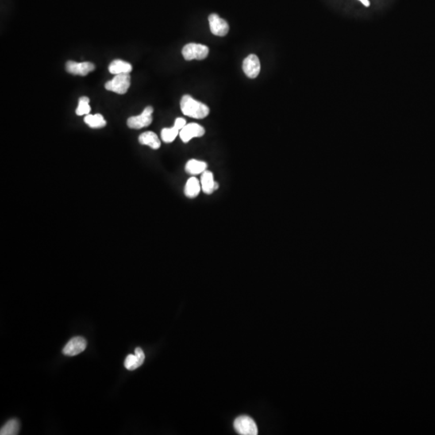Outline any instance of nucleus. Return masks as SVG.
Segmentation results:
<instances>
[{"label": "nucleus", "instance_id": "f257e3e1", "mask_svg": "<svg viewBox=\"0 0 435 435\" xmlns=\"http://www.w3.org/2000/svg\"><path fill=\"white\" fill-rule=\"evenodd\" d=\"M180 106L182 113L185 116H189L191 118L201 120V119L206 118L210 113V109L206 104L197 101L188 94L182 97Z\"/></svg>", "mask_w": 435, "mask_h": 435}, {"label": "nucleus", "instance_id": "f03ea898", "mask_svg": "<svg viewBox=\"0 0 435 435\" xmlns=\"http://www.w3.org/2000/svg\"><path fill=\"white\" fill-rule=\"evenodd\" d=\"M131 77L129 74H117L113 79L105 84L106 90L115 92L116 94H126L130 87Z\"/></svg>", "mask_w": 435, "mask_h": 435}, {"label": "nucleus", "instance_id": "7ed1b4c3", "mask_svg": "<svg viewBox=\"0 0 435 435\" xmlns=\"http://www.w3.org/2000/svg\"><path fill=\"white\" fill-rule=\"evenodd\" d=\"M209 54L207 46L190 43L182 48V56L186 61L204 60Z\"/></svg>", "mask_w": 435, "mask_h": 435}, {"label": "nucleus", "instance_id": "20e7f679", "mask_svg": "<svg viewBox=\"0 0 435 435\" xmlns=\"http://www.w3.org/2000/svg\"><path fill=\"white\" fill-rule=\"evenodd\" d=\"M234 427L238 433L242 435L258 434L257 425L252 417L241 416L234 421Z\"/></svg>", "mask_w": 435, "mask_h": 435}, {"label": "nucleus", "instance_id": "39448f33", "mask_svg": "<svg viewBox=\"0 0 435 435\" xmlns=\"http://www.w3.org/2000/svg\"><path fill=\"white\" fill-rule=\"evenodd\" d=\"M152 113L153 108L152 106H147L140 116H132L128 119L127 121L128 128L132 129H141L149 126L152 122Z\"/></svg>", "mask_w": 435, "mask_h": 435}, {"label": "nucleus", "instance_id": "423d86ee", "mask_svg": "<svg viewBox=\"0 0 435 435\" xmlns=\"http://www.w3.org/2000/svg\"><path fill=\"white\" fill-rule=\"evenodd\" d=\"M86 346H87V342L84 338L78 336V337L73 338L67 343L62 350V352L65 355L74 356L84 351Z\"/></svg>", "mask_w": 435, "mask_h": 435}, {"label": "nucleus", "instance_id": "0eeeda50", "mask_svg": "<svg viewBox=\"0 0 435 435\" xmlns=\"http://www.w3.org/2000/svg\"><path fill=\"white\" fill-rule=\"evenodd\" d=\"M205 135V129L199 124L192 123L186 124L180 132V138L184 143H188L193 138L202 137Z\"/></svg>", "mask_w": 435, "mask_h": 435}, {"label": "nucleus", "instance_id": "6e6552de", "mask_svg": "<svg viewBox=\"0 0 435 435\" xmlns=\"http://www.w3.org/2000/svg\"><path fill=\"white\" fill-rule=\"evenodd\" d=\"M243 70L250 78H256L260 71V62L255 54H250L243 62Z\"/></svg>", "mask_w": 435, "mask_h": 435}, {"label": "nucleus", "instance_id": "1a4fd4ad", "mask_svg": "<svg viewBox=\"0 0 435 435\" xmlns=\"http://www.w3.org/2000/svg\"><path fill=\"white\" fill-rule=\"evenodd\" d=\"M208 20L210 31L213 34L219 36H224L228 34L229 32V25L225 20L220 18L219 15H210Z\"/></svg>", "mask_w": 435, "mask_h": 435}, {"label": "nucleus", "instance_id": "9d476101", "mask_svg": "<svg viewBox=\"0 0 435 435\" xmlns=\"http://www.w3.org/2000/svg\"><path fill=\"white\" fill-rule=\"evenodd\" d=\"M186 121L185 119H176L175 123H174L173 128L162 129L161 133H160L162 140L165 143H167V144L172 143L175 140L176 137L178 136V134H180V132H181L182 128L186 126Z\"/></svg>", "mask_w": 435, "mask_h": 435}, {"label": "nucleus", "instance_id": "9b49d317", "mask_svg": "<svg viewBox=\"0 0 435 435\" xmlns=\"http://www.w3.org/2000/svg\"><path fill=\"white\" fill-rule=\"evenodd\" d=\"M66 70L70 74L74 75H81L86 76L89 73L92 72L95 69V66L91 62H81L78 63L73 61H69L66 63Z\"/></svg>", "mask_w": 435, "mask_h": 435}, {"label": "nucleus", "instance_id": "f8f14e48", "mask_svg": "<svg viewBox=\"0 0 435 435\" xmlns=\"http://www.w3.org/2000/svg\"><path fill=\"white\" fill-rule=\"evenodd\" d=\"M145 355L140 348H136L135 350V355H128L124 361V367L129 371H133L144 363Z\"/></svg>", "mask_w": 435, "mask_h": 435}, {"label": "nucleus", "instance_id": "ddd939ff", "mask_svg": "<svg viewBox=\"0 0 435 435\" xmlns=\"http://www.w3.org/2000/svg\"><path fill=\"white\" fill-rule=\"evenodd\" d=\"M202 191L206 194H211L219 189V184L214 181V175L210 171H205L201 177Z\"/></svg>", "mask_w": 435, "mask_h": 435}, {"label": "nucleus", "instance_id": "4468645a", "mask_svg": "<svg viewBox=\"0 0 435 435\" xmlns=\"http://www.w3.org/2000/svg\"><path fill=\"white\" fill-rule=\"evenodd\" d=\"M139 142L143 145L149 146L152 149H159L160 147V140L157 135L152 132H146L142 133L139 137Z\"/></svg>", "mask_w": 435, "mask_h": 435}, {"label": "nucleus", "instance_id": "2eb2a0df", "mask_svg": "<svg viewBox=\"0 0 435 435\" xmlns=\"http://www.w3.org/2000/svg\"><path fill=\"white\" fill-rule=\"evenodd\" d=\"M109 72L112 74H130L132 72V66L130 63L123 60H114L109 65L108 67Z\"/></svg>", "mask_w": 435, "mask_h": 435}, {"label": "nucleus", "instance_id": "dca6fc26", "mask_svg": "<svg viewBox=\"0 0 435 435\" xmlns=\"http://www.w3.org/2000/svg\"><path fill=\"white\" fill-rule=\"evenodd\" d=\"M201 190V182L195 177H192L186 182L184 191L187 198H194L200 194Z\"/></svg>", "mask_w": 435, "mask_h": 435}, {"label": "nucleus", "instance_id": "f3484780", "mask_svg": "<svg viewBox=\"0 0 435 435\" xmlns=\"http://www.w3.org/2000/svg\"><path fill=\"white\" fill-rule=\"evenodd\" d=\"M206 169H207V164L206 162L195 160V159L189 160L185 167L186 173L191 175L203 174L205 171H206Z\"/></svg>", "mask_w": 435, "mask_h": 435}, {"label": "nucleus", "instance_id": "a211bd4d", "mask_svg": "<svg viewBox=\"0 0 435 435\" xmlns=\"http://www.w3.org/2000/svg\"><path fill=\"white\" fill-rule=\"evenodd\" d=\"M85 123L91 128H101L106 126V122L102 115H86Z\"/></svg>", "mask_w": 435, "mask_h": 435}, {"label": "nucleus", "instance_id": "6ab92c4d", "mask_svg": "<svg viewBox=\"0 0 435 435\" xmlns=\"http://www.w3.org/2000/svg\"><path fill=\"white\" fill-rule=\"evenodd\" d=\"M20 430V423L17 419H11L7 421V423L1 428L0 434L1 435H16L18 434Z\"/></svg>", "mask_w": 435, "mask_h": 435}, {"label": "nucleus", "instance_id": "aec40b11", "mask_svg": "<svg viewBox=\"0 0 435 435\" xmlns=\"http://www.w3.org/2000/svg\"><path fill=\"white\" fill-rule=\"evenodd\" d=\"M90 99L88 97H82L78 101V106L76 109V114L78 116L89 115L90 112Z\"/></svg>", "mask_w": 435, "mask_h": 435}, {"label": "nucleus", "instance_id": "412c9836", "mask_svg": "<svg viewBox=\"0 0 435 435\" xmlns=\"http://www.w3.org/2000/svg\"><path fill=\"white\" fill-rule=\"evenodd\" d=\"M359 1H360V2H361L365 7L370 6L369 0H359Z\"/></svg>", "mask_w": 435, "mask_h": 435}]
</instances>
